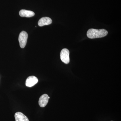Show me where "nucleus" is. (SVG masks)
Here are the masks:
<instances>
[{
  "instance_id": "423d86ee",
  "label": "nucleus",
  "mask_w": 121,
  "mask_h": 121,
  "mask_svg": "<svg viewBox=\"0 0 121 121\" xmlns=\"http://www.w3.org/2000/svg\"><path fill=\"white\" fill-rule=\"evenodd\" d=\"M52 21L50 17H42L39 20L38 22V25L40 27L44 25H48L52 23Z\"/></svg>"
},
{
  "instance_id": "39448f33",
  "label": "nucleus",
  "mask_w": 121,
  "mask_h": 121,
  "mask_svg": "<svg viewBox=\"0 0 121 121\" xmlns=\"http://www.w3.org/2000/svg\"><path fill=\"white\" fill-rule=\"evenodd\" d=\"M49 96L47 94H44L41 95L39 100V104L40 107H44L46 106L48 102Z\"/></svg>"
},
{
  "instance_id": "1a4fd4ad",
  "label": "nucleus",
  "mask_w": 121,
  "mask_h": 121,
  "mask_svg": "<svg viewBox=\"0 0 121 121\" xmlns=\"http://www.w3.org/2000/svg\"></svg>"
},
{
  "instance_id": "0eeeda50",
  "label": "nucleus",
  "mask_w": 121,
  "mask_h": 121,
  "mask_svg": "<svg viewBox=\"0 0 121 121\" xmlns=\"http://www.w3.org/2000/svg\"><path fill=\"white\" fill-rule=\"evenodd\" d=\"M19 15L21 17H29L34 16L35 13L32 11L22 9L19 12Z\"/></svg>"
},
{
  "instance_id": "f257e3e1",
  "label": "nucleus",
  "mask_w": 121,
  "mask_h": 121,
  "mask_svg": "<svg viewBox=\"0 0 121 121\" xmlns=\"http://www.w3.org/2000/svg\"><path fill=\"white\" fill-rule=\"evenodd\" d=\"M108 33V31L105 29H90L87 31V36L90 39H94L105 37Z\"/></svg>"
},
{
  "instance_id": "7ed1b4c3",
  "label": "nucleus",
  "mask_w": 121,
  "mask_h": 121,
  "mask_svg": "<svg viewBox=\"0 0 121 121\" xmlns=\"http://www.w3.org/2000/svg\"><path fill=\"white\" fill-rule=\"evenodd\" d=\"M60 58L61 60L66 64H68L70 62L69 51L67 48H64L60 52Z\"/></svg>"
},
{
  "instance_id": "6e6552de",
  "label": "nucleus",
  "mask_w": 121,
  "mask_h": 121,
  "mask_svg": "<svg viewBox=\"0 0 121 121\" xmlns=\"http://www.w3.org/2000/svg\"><path fill=\"white\" fill-rule=\"evenodd\" d=\"M15 117L16 121H29L27 117L21 112L16 113Z\"/></svg>"
},
{
  "instance_id": "f03ea898",
  "label": "nucleus",
  "mask_w": 121,
  "mask_h": 121,
  "mask_svg": "<svg viewBox=\"0 0 121 121\" xmlns=\"http://www.w3.org/2000/svg\"><path fill=\"white\" fill-rule=\"evenodd\" d=\"M28 38V35L26 32L22 31L20 33L19 36V41L21 48L25 47Z\"/></svg>"
},
{
  "instance_id": "20e7f679",
  "label": "nucleus",
  "mask_w": 121,
  "mask_h": 121,
  "mask_svg": "<svg viewBox=\"0 0 121 121\" xmlns=\"http://www.w3.org/2000/svg\"><path fill=\"white\" fill-rule=\"evenodd\" d=\"M38 79L34 76H29L26 80V86L31 87L35 86L38 82Z\"/></svg>"
}]
</instances>
